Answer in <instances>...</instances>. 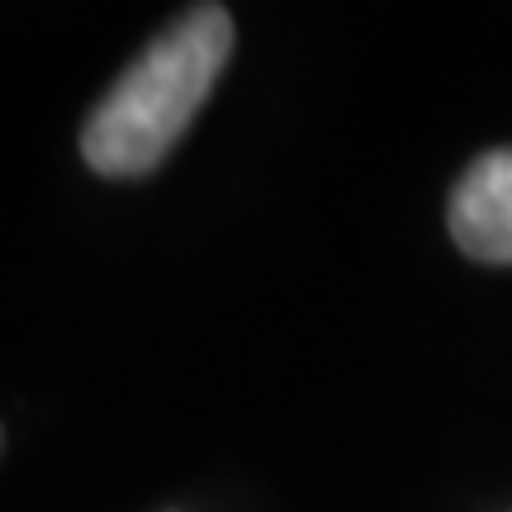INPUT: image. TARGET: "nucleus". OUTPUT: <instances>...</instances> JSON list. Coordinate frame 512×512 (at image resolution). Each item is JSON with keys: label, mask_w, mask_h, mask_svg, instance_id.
I'll return each instance as SVG.
<instances>
[{"label": "nucleus", "mask_w": 512, "mask_h": 512, "mask_svg": "<svg viewBox=\"0 0 512 512\" xmlns=\"http://www.w3.org/2000/svg\"><path fill=\"white\" fill-rule=\"evenodd\" d=\"M451 238L465 256L512 266V147L484 152L451 190Z\"/></svg>", "instance_id": "2"}, {"label": "nucleus", "mask_w": 512, "mask_h": 512, "mask_svg": "<svg viewBox=\"0 0 512 512\" xmlns=\"http://www.w3.org/2000/svg\"><path fill=\"white\" fill-rule=\"evenodd\" d=\"M233 43L238 29L223 5H195L171 19L91 110L81 128L86 166L114 181L157 171L219 86Z\"/></svg>", "instance_id": "1"}]
</instances>
